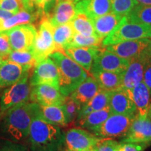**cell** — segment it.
Here are the masks:
<instances>
[{"mask_svg": "<svg viewBox=\"0 0 151 151\" xmlns=\"http://www.w3.org/2000/svg\"><path fill=\"white\" fill-rule=\"evenodd\" d=\"M138 4L137 0H111V12L121 16H126Z\"/></svg>", "mask_w": 151, "mask_h": 151, "instance_id": "35", "label": "cell"}, {"mask_svg": "<svg viewBox=\"0 0 151 151\" xmlns=\"http://www.w3.org/2000/svg\"><path fill=\"white\" fill-rule=\"evenodd\" d=\"M75 33L83 36H95L93 20L83 13H77L71 21ZM97 36V35H96Z\"/></svg>", "mask_w": 151, "mask_h": 151, "instance_id": "30", "label": "cell"}, {"mask_svg": "<svg viewBox=\"0 0 151 151\" xmlns=\"http://www.w3.org/2000/svg\"><path fill=\"white\" fill-rule=\"evenodd\" d=\"M6 60L16 62L18 65L33 69L37 65V62L32 50H12L8 55Z\"/></svg>", "mask_w": 151, "mask_h": 151, "instance_id": "31", "label": "cell"}, {"mask_svg": "<svg viewBox=\"0 0 151 151\" xmlns=\"http://www.w3.org/2000/svg\"><path fill=\"white\" fill-rule=\"evenodd\" d=\"M39 105L35 102H24L9 109L4 113L2 131L11 140L16 142L28 137L30 127Z\"/></svg>", "mask_w": 151, "mask_h": 151, "instance_id": "1", "label": "cell"}, {"mask_svg": "<svg viewBox=\"0 0 151 151\" xmlns=\"http://www.w3.org/2000/svg\"><path fill=\"white\" fill-rule=\"evenodd\" d=\"M74 34L71 22L54 27L53 39L55 52H63L64 49L71 42Z\"/></svg>", "mask_w": 151, "mask_h": 151, "instance_id": "27", "label": "cell"}, {"mask_svg": "<svg viewBox=\"0 0 151 151\" xmlns=\"http://www.w3.org/2000/svg\"><path fill=\"white\" fill-rule=\"evenodd\" d=\"M53 30L54 27L50 22L49 15H43L39 22V29L32 47L37 65L55 52Z\"/></svg>", "mask_w": 151, "mask_h": 151, "instance_id": "5", "label": "cell"}, {"mask_svg": "<svg viewBox=\"0 0 151 151\" xmlns=\"http://www.w3.org/2000/svg\"><path fill=\"white\" fill-rule=\"evenodd\" d=\"M52 12L49 14L50 22L53 27L71 22L76 15V4L73 0L58 1Z\"/></svg>", "mask_w": 151, "mask_h": 151, "instance_id": "19", "label": "cell"}, {"mask_svg": "<svg viewBox=\"0 0 151 151\" xmlns=\"http://www.w3.org/2000/svg\"><path fill=\"white\" fill-rule=\"evenodd\" d=\"M145 38H151V26L131 22L124 16L116 29L104 39L102 47Z\"/></svg>", "mask_w": 151, "mask_h": 151, "instance_id": "4", "label": "cell"}, {"mask_svg": "<svg viewBox=\"0 0 151 151\" xmlns=\"http://www.w3.org/2000/svg\"><path fill=\"white\" fill-rule=\"evenodd\" d=\"M122 73L95 70L91 71L90 73L97 81L99 89L112 92L122 88Z\"/></svg>", "mask_w": 151, "mask_h": 151, "instance_id": "23", "label": "cell"}, {"mask_svg": "<svg viewBox=\"0 0 151 151\" xmlns=\"http://www.w3.org/2000/svg\"><path fill=\"white\" fill-rule=\"evenodd\" d=\"M84 1V0H73V1H74L75 4H76L77 2H78V1Z\"/></svg>", "mask_w": 151, "mask_h": 151, "instance_id": "47", "label": "cell"}, {"mask_svg": "<svg viewBox=\"0 0 151 151\" xmlns=\"http://www.w3.org/2000/svg\"><path fill=\"white\" fill-rule=\"evenodd\" d=\"M43 15L35 11L22 9L11 18L5 20H0V32L7 31L16 26L24 24H30L35 22L39 18H42Z\"/></svg>", "mask_w": 151, "mask_h": 151, "instance_id": "25", "label": "cell"}, {"mask_svg": "<svg viewBox=\"0 0 151 151\" xmlns=\"http://www.w3.org/2000/svg\"><path fill=\"white\" fill-rule=\"evenodd\" d=\"M43 6V0H23V9L37 11L43 16L45 15Z\"/></svg>", "mask_w": 151, "mask_h": 151, "instance_id": "40", "label": "cell"}, {"mask_svg": "<svg viewBox=\"0 0 151 151\" xmlns=\"http://www.w3.org/2000/svg\"><path fill=\"white\" fill-rule=\"evenodd\" d=\"M148 146L150 145L148 143L121 141L119 146V151H144Z\"/></svg>", "mask_w": 151, "mask_h": 151, "instance_id": "39", "label": "cell"}, {"mask_svg": "<svg viewBox=\"0 0 151 151\" xmlns=\"http://www.w3.org/2000/svg\"><path fill=\"white\" fill-rule=\"evenodd\" d=\"M102 41L97 36H83L75 33L71 42L66 48L69 47H90V48H102Z\"/></svg>", "mask_w": 151, "mask_h": 151, "instance_id": "33", "label": "cell"}, {"mask_svg": "<svg viewBox=\"0 0 151 151\" xmlns=\"http://www.w3.org/2000/svg\"><path fill=\"white\" fill-rule=\"evenodd\" d=\"M28 139L32 151H58L63 143L60 127L46 122L39 109L32 122Z\"/></svg>", "mask_w": 151, "mask_h": 151, "instance_id": "2", "label": "cell"}, {"mask_svg": "<svg viewBox=\"0 0 151 151\" xmlns=\"http://www.w3.org/2000/svg\"><path fill=\"white\" fill-rule=\"evenodd\" d=\"M3 62H4V60H3V59H2V58H1V56H0V67H1V65H2Z\"/></svg>", "mask_w": 151, "mask_h": 151, "instance_id": "46", "label": "cell"}, {"mask_svg": "<svg viewBox=\"0 0 151 151\" xmlns=\"http://www.w3.org/2000/svg\"><path fill=\"white\" fill-rule=\"evenodd\" d=\"M122 142L143 143L151 144V117L148 114L145 117L136 115L134 120Z\"/></svg>", "mask_w": 151, "mask_h": 151, "instance_id": "15", "label": "cell"}, {"mask_svg": "<svg viewBox=\"0 0 151 151\" xmlns=\"http://www.w3.org/2000/svg\"><path fill=\"white\" fill-rule=\"evenodd\" d=\"M139 4L144 6H151V0H137Z\"/></svg>", "mask_w": 151, "mask_h": 151, "instance_id": "45", "label": "cell"}, {"mask_svg": "<svg viewBox=\"0 0 151 151\" xmlns=\"http://www.w3.org/2000/svg\"><path fill=\"white\" fill-rule=\"evenodd\" d=\"M13 50H32L37 29L35 24H24L5 31Z\"/></svg>", "mask_w": 151, "mask_h": 151, "instance_id": "10", "label": "cell"}, {"mask_svg": "<svg viewBox=\"0 0 151 151\" xmlns=\"http://www.w3.org/2000/svg\"><path fill=\"white\" fill-rule=\"evenodd\" d=\"M109 108L112 113L136 115L137 110L130 90L122 88L111 92Z\"/></svg>", "mask_w": 151, "mask_h": 151, "instance_id": "16", "label": "cell"}, {"mask_svg": "<svg viewBox=\"0 0 151 151\" xmlns=\"http://www.w3.org/2000/svg\"><path fill=\"white\" fill-rule=\"evenodd\" d=\"M101 139L83 128H71L63 135L62 144L65 151H85L91 150Z\"/></svg>", "mask_w": 151, "mask_h": 151, "instance_id": "8", "label": "cell"}, {"mask_svg": "<svg viewBox=\"0 0 151 151\" xmlns=\"http://www.w3.org/2000/svg\"><path fill=\"white\" fill-rule=\"evenodd\" d=\"M131 92L137 114L141 117L148 116L151 106V94L146 85L142 81L133 88Z\"/></svg>", "mask_w": 151, "mask_h": 151, "instance_id": "24", "label": "cell"}, {"mask_svg": "<svg viewBox=\"0 0 151 151\" xmlns=\"http://www.w3.org/2000/svg\"><path fill=\"white\" fill-rule=\"evenodd\" d=\"M148 115L151 117V106H150V110H149V112H148Z\"/></svg>", "mask_w": 151, "mask_h": 151, "instance_id": "48", "label": "cell"}, {"mask_svg": "<svg viewBox=\"0 0 151 151\" xmlns=\"http://www.w3.org/2000/svg\"><path fill=\"white\" fill-rule=\"evenodd\" d=\"M136 115L112 113L101 125L90 132L101 139L124 138L129 131Z\"/></svg>", "mask_w": 151, "mask_h": 151, "instance_id": "6", "label": "cell"}, {"mask_svg": "<svg viewBox=\"0 0 151 151\" xmlns=\"http://www.w3.org/2000/svg\"><path fill=\"white\" fill-rule=\"evenodd\" d=\"M77 13H83L92 20L111 12V0H84L76 4Z\"/></svg>", "mask_w": 151, "mask_h": 151, "instance_id": "20", "label": "cell"}, {"mask_svg": "<svg viewBox=\"0 0 151 151\" xmlns=\"http://www.w3.org/2000/svg\"><path fill=\"white\" fill-rule=\"evenodd\" d=\"M66 97L58 88L48 84H41L32 86L29 100L40 106H61Z\"/></svg>", "mask_w": 151, "mask_h": 151, "instance_id": "14", "label": "cell"}, {"mask_svg": "<svg viewBox=\"0 0 151 151\" xmlns=\"http://www.w3.org/2000/svg\"><path fill=\"white\" fill-rule=\"evenodd\" d=\"M110 93L111 92L99 89L92 99H90L88 103L81 106L76 122L83 118L84 117L88 116L93 111H99L108 107L109 99H110Z\"/></svg>", "mask_w": 151, "mask_h": 151, "instance_id": "26", "label": "cell"}, {"mask_svg": "<svg viewBox=\"0 0 151 151\" xmlns=\"http://www.w3.org/2000/svg\"><path fill=\"white\" fill-rule=\"evenodd\" d=\"M39 113L41 116L49 123L57 126L65 127L68 125L65 113L61 106L50 105L40 106Z\"/></svg>", "mask_w": 151, "mask_h": 151, "instance_id": "29", "label": "cell"}, {"mask_svg": "<svg viewBox=\"0 0 151 151\" xmlns=\"http://www.w3.org/2000/svg\"><path fill=\"white\" fill-rule=\"evenodd\" d=\"M0 9L16 14L23 9V0H0Z\"/></svg>", "mask_w": 151, "mask_h": 151, "instance_id": "37", "label": "cell"}, {"mask_svg": "<svg viewBox=\"0 0 151 151\" xmlns=\"http://www.w3.org/2000/svg\"><path fill=\"white\" fill-rule=\"evenodd\" d=\"M85 151H92V150H85Z\"/></svg>", "mask_w": 151, "mask_h": 151, "instance_id": "50", "label": "cell"}, {"mask_svg": "<svg viewBox=\"0 0 151 151\" xmlns=\"http://www.w3.org/2000/svg\"><path fill=\"white\" fill-rule=\"evenodd\" d=\"M0 151H27V150L21 144L11 141H5L0 146Z\"/></svg>", "mask_w": 151, "mask_h": 151, "instance_id": "41", "label": "cell"}, {"mask_svg": "<svg viewBox=\"0 0 151 151\" xmlns=\"http://www.w3.org/2000/svg\"><path fill=\"white\" fill-rule=\"evenodd\" d=\"M126 17L131 22L151 26V6L138 4Z\"/></svg>", "mask_w": 151, "mask_h": 151, "instance_id": "32", "label": "cell"}, {"mask_svg": "<svg viewBox=\"0 0 151 151\" xmlns=\"http://www.w3.org/2000/svg\"><path fill=\"white\" fill-rule=\"evenodd\" d=\"M30 76L31 71L26 73L20 81L3 92L0 99V115L13 106L29 101L32 90Z\"/></svg>", "mask_w": 151, "mask_h": 151, "instance_id": "7", "label": "cell"}, {"mask_svg": "<svg viewBox=\"0 0 151 151\" xmlns=\"http://www.w3.org/2000/svg\"><path fill=\"white\" fill-rule=\"evenodd\" d=\"M31 86L48 84L59 89V72L56 64L50 57L39 62L30 76Z\"/></svg>", "mask_w": 151, "mask_h": 151, "instance_id": "11", "label": "cell"}, {"mask_svg": "<svg viewBox=\"0 0 151 151\" xmlns=\"http://www.w3.org/2000/svg\"><path fill=\"white\" fill-rule=\"evenodd\" d=\"M120 143L113 139H101L92 148V151H119Z\"/></svg>", "mask_w": 151, "mask_h": 151, "instance_id": "36", "label": "cell"}, {"mask_svg": "<svg viewBox=\"0 0 151 151\" xmlns=\"http://www.w3.org/2000/svg\"><path fill=\"white\" fill-rule=\"evenodd\" d=\"M64 1V0H58V1Z\"/></svg>", "mask_w": 151, "mask_h": 151, "instance_id": "49", "label": "cell"}, {"mask_svg": "<svg viewBox=\"0 0 151 151\" xmlns=\"http://www.w3.org/2000/svg\"><path fill=\"white\" fill-rule=\"evenodd\" d=\"M104 48L121 58L130 60L151 55V38L124 41Z\"/></svg>", "mask_w": 151, "mask_h": 151, "instance_id": "9", "label": "cell"}, {"mask_svg": "<svg viewBox=\"0 0 151 151\" xmlns=\"http://www.w3.org/2000/svg\"><path fill=\"white\" fill-rule=\"evenodd\" d=\"M49 57L58 67L60 92L65 97L70 95L88 78V73L63 52H54Z\"/></svg>", "mask_w": 151, "mask_h": 151, "instance_id": "3", "label": "cell"}, {"mask_svg": "<svg viewBox=\"0 0 151 151\" xmlns=\"http://www.w3.org/2000/svg\"><path fill=\"white\" fill-rule=\"evenodd\" d=\"M12 50L8 35L5 32H0V56L4 61L6 60L8 55Z\"/></svg>", "mask_w": 151, "mask_h": 151, "instance_id": "38", "label": "cell"}, {"mask_svg": "<svg viewBox=\"0 0 151 151\" xmlns=\"http://www.w3.org/2000/svg\"><path fill=\"white\" fill-rule=\"evenodd\" d=\"M99 90V86L97 81L90 75L69 96L82 106L92 99Z\"/></svg>", "mask_w": 151, "mask_h": 151, "instance_id": "22", "label": "cell"}, {"mask_svg": "<svg viewBox=\"0 0 151 151\" xmlns=\"http://www.w3.org/2000/svg\"><path fill=\"white\" fill-rule=\"evenodd\" d=\"M15 14L10 12V11L0 9V20H6V19H9V18H11V17H12Z\"/></svg>", "mask_w": 151, "mask_h": 151, "instance_id": "44", "label": "cell"}, {"mask_svg": "<svg viewBox=\"0 0 151 151\" xmlns=\"http://www.w3.org/2000/svg\"><path fill=\"white\" fill-rule=\"evenodd\" d=\"M58 3V0H43V12L45 15H49L53 10L54 7Z\"/></svg>", "mask_w": 151, "mask_h": 151, "instance_id": "43", "label": "cell"}, {"mask_svg": "<svg viewBox=\"0 0 151 151\" xmlns=\"http://www.w3.org/2000/svg\"><path fill=\"white\" fill-rule=\"evenodd\" d=\"M33 68L24 67L16 62L4 60L0 67V88L10 87L21 79Z\"/></svg>", "mask_w": 151, "mask_h": 151, "instance_id": "17", "label": "cell"}, {"mask_svg": "<svg viewBox=\"0 0 151 151\" xmlns=\"http://www.w3.org/2000/svg\"><path fill=\"white\" fill-rule=\"evenodd\" d=\"M61 106L65 113L67 124H69L75 122L81 109V106L70 96H67Z\"/></svg>", "mask_w": 151, "mask_h": 151, "instance_id": "34", "label": "cell"}, {"mask_svg": "<svg viewBox=\"0 0 151 151\" xmlns=\"http://www.w3.org/2000/svg\"><path fill=\"white\" fill-rule=\"evenodd\" d=\"M112 114L109 106L99 111H93L88 116L84 117L75 122L76 126L83 128L85 129L91 130L94 128L101 125Z\"/></svg>", "mask_w": 151, "mask_h": 151, "instance_id": "28", "label": "cell"}, {"mask_svg": "<svg viewBox=\"0 0 151 151\" xmlns=\"http://www.w3.org/2000/svg\"><path fill=\"white\" fill-rule=\"evenodd\" d=\"M143 81L148 88L151 94V58L145 68Z\"/></svg>", "mask_w": 151, "mask_h": 151, "instance_id": "42", "label": "cell"}, {"mask_svg": "<svg viewBox=\"0 0 151 151\" xmlns=\"http://www.w3.org/2000/svg\"><path fill=\"white\" fill-rule=\"evenodd\" d=\"M101 48L90 47H69L64 49L63 52L90 73L94 60Z\"/></svg>", "mask_w": 151, "mask_h": 151, "instance_id": "18", "label": "cell"}, {"mask_svg": "<svg viewBox=\"0 0 151 151\" xmlns=\"http://www.w3.org/2000/svg\"><path fill=\"white\" fill-rule=\"evenodd\" d=\"M129 62L130 60L121 58L102 47L94 60L90 71L102 70L122 73L127 69Z\"/></svg>", "mask_w": 151, "mask_h": 151, "instance_id": "12", "label": "cell"}, {"mask_svg": "<svg viewBox=\"0 0 151 151\" xmlns=\"http://www.w3.org/2000/svg\"><path fill=\"white\" fill-rule=\"evenodd\" d=\"M124 16L111 12L94 19L93 23L95 35L104 40L116 29Z\"/></svg>", "mask_w": 151, "mask_h": 151, "instance_id": "21", "label": "cell"}, {"mask_svg": "<svg viewBox=\"0 0 151 151\" xmlns=\"http://www.w3.org/2000/svg\"><path fill=\"white\" fill-rule=\"evenodd\" d=\"M150 58L151 55H147L130 59L127 69L122 73V88L131 91L142 82L145 68Z\"/></svg>", "mask_w": 151, "mask_h": 151, "instance_id": "13", "label": "cell"}]
</instances>
